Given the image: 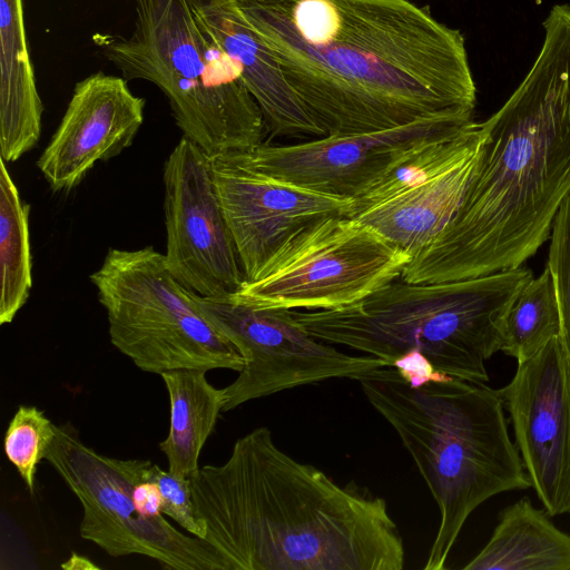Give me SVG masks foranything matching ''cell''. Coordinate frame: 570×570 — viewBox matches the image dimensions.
Returning <instances> with one entry per match:
<instances>
[{
  "mask_svg": "<svg viewBox=\"0 0 570 570\" xmlns=\"http://www.w3.org/2000/svg\"><path fill=\"white\" fill-rule=\"evenodd\" d=\"M325 136L473 117L464 37L413 0H236Z\"/></svg>",
  "mask_w": 570,
  "mask_h": 570,
  "instance_id": "obj_1",
  "label": "cell"
},
{
  "mask_svg": "<svg viewBox=\"0 0 570 570\" xmlns=\"http://www.w3.org/2000/svg\"><path fill=\"white\" fill-rule=\"evenodd\" d=\"M542 24L528 75L481 122L484 142L458 212L401 279L441 283L515 268L549 240L570 193V6H553Z\"/></svg>",
  "mask_w": 570,
  "mask_h": 570,
  "instance_id": "obj_2",
  "label": "cell"
},
{
  "mask_svg": "<svg viewBox=\"0 0 570 570\" xmlns=\"http://www.w3.org/2000/svg\"><path fill=\"white\" fill-rule=\"evenodd\" d=\"M204 540L226 570H401L403 539L384 499L341 485L257 428L190 478Z\"/></svg>",
  "mask_w": 570,
  "mask_h": 570,
  "instance_id": "obj_3",
  "label": "cell"
},
{
  "mask_svg": "<svg viewBox=\"0 0 570 570\" xmlns=\"http://www.w3.org/2000/svg\"><path fill=\"white\" fill-rule=\"evenodd\" d=\"M355 380L399 434L436 502L440 523L423 569L443 570L480 504L531 488L498 390L441 372L411 382L389 365Z\"/></svg>",
  "mask_w": 570,
  "mask_h": 570,
  "instance_id": "obj_4",
  "label": "cell"
},
{
  "mask_svg": "<svg viewBox=\"0 0 570 570\" xmlns=\"http://www.w3.org/2000/svg\"><path fill=\"white\" fill-rule=\"evenodd\" d=\"M532 277L525 265L441 283L400 277L342 308L289 313L313 337L389 366L419 352L441 373L487 383L485 362L500 351L504 317Z\"/></svg>",
  "mask_w": 570,
  "mask_h": 570,
  "instance_id": "obj_5",
  "label": "cell"
},
{
  "mask_svg": "<svg viewBox=\"0 0 570 570\" xmlns=\"http://www.w3.org/2000/svg\"><path fill=\"white\" fill-rule=\"evenodd\" d=\"M129 37H105L102 55L128 81L156 85L184 136L209 156L264 142L263 112L190 0H134Z\"/></svg>",
  "mask_w": 570,
  "mask_h": 570,
  "instance_id": "obj_6",
  "label": "cell"
},
{
  "mask_svg": "<svg viewBox=\"0 0 570 570\" xmlns=\"http://www.w3.org/2000/svg\"><path fill=\"white\" fill-rule=\"evenodd\" d=\"M89 278L106 311L111 344L139 370L160 375L177 368H243L239 351L204 316L153 246L110 248Z\"/></svg>",
  "mask_w": 570,
  "mask_h": 570,
  "instance_id": "obj_7",
  "label": "cell"
},
{
  "mask_svg": "<svg viewBox=\"0 0 570 570\" xmlns=\"http://www.w3.org/2000/svg\"><path fill=\"white\" fill-rule=\"evenodd\" d=\"M45 460L82 505L81 538L109 556H145L175 570H226L209 543L163 517L156 463L107 456L59 425Z\"/></svg>",
  "mask_w": 570,
  "mask_h": 570,
  "instance_id": "obj_8",
  "label": "cell"
},
{
  "mask_svg": "<svg viewBox=\"0 0 570 570\" xmlns=\"http://www.w3.org/2000/svg\"><path fill=\"white\" fill-rule=\"evenodd\" d=\"M411 258L372 227L332 216L295 234L227 296L261 308L337 309L400 278Z\"/></svg>",
  "mask_w": 570,
  "mask_h": 570,
  "instance_id": "obj_9",
  "label": "cell"
},
{
  "mask_svg": "<svg viewBox=\"0 0 570 570\" xmlns=\"http://www.w3.org/2000/svg\"><path fill=\"white\" fill-rule=\"evenodd\" d=\"M191 292V291H190ZM204 316L239 351L245 364L224 387L223 412L261 397L330 379H353L389 363L343 353L309 335L288 309L261 308L191 292Z\"/></svg>",
  "mask_w": 570,
  "mask_h": 570,
  "instance_id": "obj_10",
  "label": "cell"
},
{
  "mask_svg": "<svg viewBox=\"0 0 570 570\" xmlns=\"http://www.w3.org/2000/svg\"><path fill=\"white\" fill-rule=\"evenodd\" d=\"M484 142L472 121L414 151L354 199L352 217L411 257L431 243L458 212Z\"/></svg>",
  "mask_w": 570,
  "mask_h": 570,
  "instance_id": "obj_11",
  "label": "cell"
},
{
  "mask_svg": "<svg viewBox=\"0 0 570 570\" xmlns=\"http://www.w3.org/2000/svg\"><path fill=\"white\" fill-rule=\"evenodd\" d=\"M473 120L471 116L440 115L383 131L324 136L294 145L263 142L237 153L279 180L356 199L414 151Z\"/></svg>",
  "mask_w": 570,
  "mask_h": 570,
  "instance_id": "obj_12",
  "label": "cell"
},
{
  "mask_svg": "<svg viewBox=\"0 0 570 570\" xmlns=\"http://www.w3.org/2000/svg\"><path fill=\"white\" fill-rule=\"evenodd\" d=\"M167 267L205 297L235 293L246 281L214 181L212 156L183 136L164 165Z\"/></svg>",
  "mask_w": 570,
  "mask_h": 570,
  "instance_id": "obj_13",
  "label": "cell"
},
{
  "mask_svg": "<svg viewBox=\"0 0 570 570\" xmlns=\"http://www.w3.org/2000/svg\"><path fill=\"white\" fill-rule=\"evenodd\" d=\"M498 393L543 509L550 517L570 514V365L560 337L518 364Z\"/></svg>",
  "mask_w": 570,
  "mask_h": 570,
  "instance_id": "obj_14",
  "label": "cell"
},
{
  "mask_svg": "<svg viewBox=\"0 0 570 570\" xmlns=\"http://www.w3.org/2000/svg\"><path fill=\"white\" fill-rule=\"evenodd\" d=\"M217 195L245 282L295 234L332 216H350L354 199L279 180L246 163L237 150L212 156Z\"/></svg>",
  "mask_w": 570,
  "mask_h": 570,
  "instance_id": "obj_15",
  "label": "cell"
},
{
  "mask_svg": "<svg viewBox=\"0 0 570 570\" xmlns=\"http://www.w3.org/2000/svg\"><path fill=\"white\" fill-rule=\"evenodd\" d=\"M145 99L124 77L97 71L78 81L37 166L53 193L76 188L98 161L128 148L144 122Z\"/></svg>",
  "mask_w": 570,
  "mask_h": 570,
  "instance_id": "obj_16",
  "label": "cell"
},
{
  "mask_svg": "<svg viewBox=\"0 0 570 570\" xmlns=\"http://www.w3.org/2000/svg\"><path fill=\"white\" fill-rule=\"evenodd\" d=\"M210 38L230 58L258 104L266 131L291 138H320L324 131L288 85L269 47L243 14L236 0H190Z\"/></svg>",
  "mask_w": 570,
  "mask_h": 570,
  "instance_id": "obj_17",
  "label": "cell"
},
{
  "mask_svg": "<svg viewBox=\"0 0 570 570\" xmlns=\"http://www.w3.org/2000/svg\"><path fill=\"white\" fill-rule=\"evenodd\" d=\"M0 156L12 163L38 142L43 112L22 0H0Z\"/></svg>",
  "mask_w": 570,
  "mask_h": 570,
  "instance_id": "obj_18",
  "label": "cell"
},
{
  "mask_svg": "<svg viewBox=\"0 0 570 570\" xmlns=\"http://www.w3.org/2000/svg\"><path fill=\"white\" fill-rule=\"evenodd\" d=\"M528 497L504 508L491 538L464 570H570V534Z\"/></svg>",
  "mask_w": 570,
  "mask_h": 570,
  "instance_id": "obj_19",
  "label": "cell"
},
{
  "mask_svg": "<svg viewBox=\"0 0 570 570\" xmlns=\"http://www.w3.org/2000/svg\"><path fill=\"white\" fill-rule=\"evenodd\" d=\"M160 376L169 396L170 424L159 449L170 472L190 479L199 469L202 449L223 412L226 393L210 384L203 370L177 368Z\"/></svg>",
  "mask_w": 570,
  "mask_h": 570,
  "instance_id": "obj_20",
  "label": "cell"
},
{
  "mask_svg": "<svg viewBox=\"0 0 570 570\" xmlns=\"http://www.w3.org/2000/svg\"><path fill=\"white\" fill-rule=\"evenodd\" d=\"M30 206L22 202L9 174L0 161V324L13 321L27 303L32 287V262L29 239Z\"/></svg>",
  "mask_w": 570,
  "mask_h": 570,
  "instance_id": "obj_21",
  "label": "cell"
},
{
  "mask_svg": "<svg viewBox=\"0 0 570 570\" xmlns=\"http://www.w3.org/2000/svg\"><path fill=\"white\" fill-rule=\"evenodd\" d=\"M561 324L548 266L532 277L511 304L502 325L500 351L521 364L560 335Z\"/></svg>",
  "mask_w": 570,
  "mask_h": 570,
  "instance_id": "obj_22",
  "label": "cell"
},
{
  "mask_svg": "<svg viewBox=\"0 0 570 570\" xmlns=\"http://www.w3.org/2000/svg\"><path fill=\"white\" fill-rule=\"evenodd\" d=\"M56 434L53 424L42 410L31 405L18 406L4 433L3 449L27 485L35 492L38 464L46 458Z\"/></svg>",
  "mask_w": 570,
  "mask_h": 570,
  "instance_id": "obj_23",
  "label": "cell"
},
{
  "mask_svg": "<svg viewBox=\"0 0 570 570\" xmlns=\"http://www.w3.org/2000/svg\"><path fill=\"white\" fill-rule=\"evenodd\" d=\"M547 266L552 275L559 314L560 341L570 365V193L552 224Z\"/></svg>",
  "mask_w": 570,
  "mask_h": 570,
  "instance_id": "obj_24",
  "label": "cell"
},
{
  "mask_svg": "<svg viewBox=\"0 0 570 570\" xmlns=\"http://www.w3.org/2000/svg\"><path fill=\"white\" fill-rule=\"evenodd\" d=\"M154 480L159 491L164 515L171 518L188 533L204 540L206 529L195 513L190 479L169 470L165 471L155 464Z\"/></svg>",
  "mask_w": 570,
  "mask_h": 570,
  "instance_id": "obj_25",
  "label": "cell"
},
{
  "mask_svg": "<svg viewBox=\"0 0 570 570\" xmlns=\"http://www.w3.org/2000/svg\"><path fill=\"white\" fill-rule=\"evenodd\" d=\"M71 558L78 562V564L75 567V569H79V568L80 569H83V568H96L95 566H92L90 563L89 560H87V559H85V558H82L80 556L72 554Z\"/></svg>",
  "mask_w": 570,
  "mask_h": 570,
  "instance_id": "obj_26",
  "label": "cell"
}]
</instances>
